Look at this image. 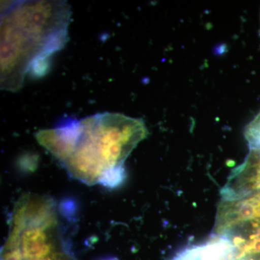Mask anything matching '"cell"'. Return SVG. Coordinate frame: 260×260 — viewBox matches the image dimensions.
<instances>
[{
	"instance_id": "277c9868",
	"label": "cell",
	"mask_w": 260,
	"mask_h": 260,
	"mask_svg": "<svg viewBox=\"0 0 260 260\" xmlns=\"http://www.w3.org/2000/svg\"><path fill=\"white\" fill-rule=\"evenodd\" d=\"M256 191H260V148H250L245 160L233 170L220 194L223 200H234Z\"/></svg>"
},
{
	"instance_id": "3957f363",
	"label": "cell",
	"mask_w": 260,
	"mask_h": 260,
	"mask_svg": "<svg viewBox=\"0 0 260 260\" xmlns=\"http://www.w3.org/2000/svg\"><path fill=\"white\" fill-rule=\"evenodd\" d=\"M213 234L230 242L237 260H260V191L221 200Z\"/></svg>"
},
{
	"instance_id": "6da1fadb",
	"label": "cell",
	"mask_w": 260,
	"mask_h": 260,
	"mask_svg": "<svg viewBox=\"0 0 260 260\" xmlns=\"http://www.w3.org/2000/svg\"><path fill=\"white\" fill-rule=\"evenodd\" d=\"M148 134L142 119L106 112L66 121L37 138L72 177L88 185L116 186L124 179L126 158Z\"/></svg>"
},
{
	"instance_id": "7a4b0ae2",
	"label": "cell",
	"mask_w": 260,
	"mask_h": 260,
	"mask_svg": "<svg viewBox=\"0 0 260 260\" xmlns=\"http://www.w3.org/2000/svg\"><path fill=\"white\" fill-rule=\"evenodd\" d=\"M71 9L62 1L10 4L1 18V86L16 92L28 72L44 74L49 58L68 42Z\"/></svg>"
}]
</instances>
